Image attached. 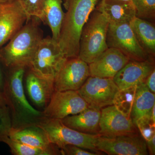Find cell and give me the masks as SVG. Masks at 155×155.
I'll list each match as a JSON object with an SVG mask.
<instances>
[{"label": "cell", "instance_id": "6da1fadb", "mask_svg": "<svg viewBox=\"0 0 155 155\" xmlns=\"http://www.w3.org/2000/svg\"><path fill=\"white\" fill-rule=\"evenodd\" d=\"M9 69L4 78L2 92L10 110L12 128L19 129L36 125L44 116L42 111L34 108L25 97L23 84L25 68Z\"/></svg>", "mask_w": 155, "mask_h": 155}, {"label": "cell", "instance_id": "7a4b0ae2", "mask_svg": "<svg viewBox=\"0 0 155 155\" xmlns=\"http://www.w3.org/2000/svg\"><path fill=\"white\" fill-rule=\"evenodd\" d=\"M99 0H65L58 44L67 58L78 57L81 31Z\"/></svg>", "mask_w": 155, "mask_h": 155}, {"label": "cell", "instance_id": "3957f363", "mask_svg": "<svg viewBox=\"0 0 155 155\" xmlns=\"http://www.w3.org/2000/svg\"><path fill=\"white\" fill-rule=\"evenodd\" d=\"M31 18L0 50V61L9 69L28 68L43 39L38 23Z\"/></svg>", "mask_w": 155, "mask_h": 155}, {"label": "cell", "instance_id": "277c9868", "mask_svg": "<svg viewBox=\"0 0 155 155\" xmlns=\"http://www.w3.org/2000/svg\"><path fill=\"white\" fill-rule=\"evenodd\" d=\"M109 25L107 19L100 11L95 9L92 12L81 31L78 58L90 64L107 49Z\"/></svg>", "mask_w": 155, "mask_h": 155}, {"label": "cell", "instance_id": "5b68a950", "mask_svg": "<svg viewBox=\"0 0 155 155\" xmlns=\"http://www.w3.org/2000/svg\"><path fill=\"white\" fill-rule=\"evenodd\" d=\"M47 134L50 142L61 148L67 145L77 146L84 149L97 151L98 135L82 133L64 125L61 119L43 116L36 125Z\"/></svg>", "mask_w": 155, "mask_h": 155}, {"label": "cell", "instance_id": "8992f818", "mask_svg": "<svg viewBox=\"0 0 155 155\" xmlns=\"http://www.w3.org/2000/svg\"><path fill=\"white\" fill-rule=\"evenodd\" d=\"M67 59L52 38H43L28 68L39 77L54 82Z\"/></svg>", "mask_w": 155, "mask_h": 155}, {"label": "cell", "instance_id": "52a82bcc", "mask_svg": "<svg viewBox=\"0 0 155 155\" xmlns=\"http://www.w3.org/2000/svg\"><path fill=\"white\" fill-rule=\"evenodd\" d=\"M107 43L108 48L119 50L130 61H146L151 60L153 58L140 46L129 23L110 24Z\"/></svg>", "mask_w": 155, "mask_h": 155}, {"label": "cell", "instance_id": "ba28073f", "mask_svg": "<svg viewBox=\"0 0 155 155\" xmlns=\"http://www.w3.org/2000/svg\"><path fill=\"white\" fill-rule=\"evenodd\" d=\"M119 91L113 78L91 76L77 91L88 106L100 110L114 105Z\"/></svg>", "mask_w": 155, "mask_h": 155}, {"label": "cell", "instance_id": "9c48e42d", "mask_svg": "<svg viewBox=\"0 0 155 155\" xmlns=\"http://www.w3.org/2000/svg\"><path fill=\"white\" fill-rule=\"evenodd\" d=\"M88 107L76 91H54L42 114L47 118L62 120L67 116L79 114Z\"/></svg>", "mask_w": 155, "mask_h": 155}, {"label": "cell", "instance_id": "30bf717a", "mask_svg": "<svg viewBox=\"0 0 155 155\" xmlns=\"http://www.w3.org/2000/svg\"><path fill=\"white\" fill-rule=\"evenodd\" d=\"M90 76L88 64L78 57L68 58L55 77L54 91H77Z\"/></svg>", "mask_w": 155, "mask_h": 155}, {"label": "cell", "instance_id": "8fae6325", "mask_svg": "<svg viewBox=\"0 0 155 155\" xmlns=\"http://www.w3.org/2000/svg\"><path fill=\"white\" fill-rule=\"evenodd\" d=\"M96 147L109 155H148L146 142L135 135H122L107 137L98 135Z\"/></svg>", "mask_w": 155, "mask_h": 155}, {"label": "cell", "instance_id": "7c38bea8", "mask_svg": "<svg viewBox=\"0 0 155 155\" xmlns=\"http://www.w3.org/2000/svg\"><path fill=\"white\" fill-rule=\"evenodd\" d=\"M99 134L107 137L135 135V125L130 117L114 105L101 109Z\"/></svg>", "mask_w": 155, "mask_h": 155}, {"label": "cell", "instance_id": "4fadbf2b", "mask_svg": "<svg viewBox=\"0 0 155 155\" xmlns=\"http://www.w3.org/2000/svg\"><path fill=\"white\" fill-rule=\"evenodd\" d=\"M26 14L17 0L0 4V48L27 22Z\"/></svg>", "mask_w": 155, "mask_h": 155}, {"label": "cell", "instance_id": "5bb4252c", "mask_svg": "<svg viewBox=\"0 0 155 155\" xmlns=\"http://www.w3.org/2000/svg\"><path fill=\"white\" fill-rule=\"evenodd\" d=\"M130 61L119 50L108 48L95 61L88 64L90 75L104 78H114Z\"/></svg>", "mask_w": 155, "mask_h": 155}, {"label": "cell", "instance_id": "9a60e30c", "mask_svg": "<svg viewBox=\"0 0 155 155\" xmlns=\"http://www.w3.org/2000/svg\"><path fill=\"white\" fill-rule=\"evenodd\" d=\"M154 69V64L151 60L130 61L116 74L113 79L119 90H123L144 82Z\"/></svg>", "mask_w": 155, "mask_h": 155}, {"label": "cell", "instance_id": "2e32d148", "mask_svg": "<svg viewBox=\"0 0 155 155\" xmlns=\"http://www.w3.org/2000/svg\"><path fill=\"white\" fill-rule=\"evenodd\" d=\"M8 137L19 143L51 151L55 155H61V149L52 143L43 129L36 125L19 129L12 128Z\"/></svg>", "mask_w": 155, "mask_h": 155}, {"label": "cell", "instance_id": "e0dca14e", "mask_svg": "<svg viewBox=\"0 0 155 155\" xmlns=\"http://www.w3.org/2000/svg\"><path fill=\"white\" fill-rule=\"evenodd\" d=\"M144 82L139 84L137 87L130 115L134 124L137 127L150 124L152 110L155 105V94L150 91Z\"/></svg>", "mask_w": 155, "mask_h": 155}, {"label": "cell", "instance_id": "ac0fdd59", "mask_svg": "<svg viewBox=\"0 0 155 155\" xmlns=\"http://www.w3.org/2000/svg\"><path fill=\"white\" fill-rule=\"evenodd\" d=\"M107 18L110 24L129 23L136 17L132 2L118 0H102L97 8Z\"/></svg>", "mask_w": 155, "mask_h": 155}, {"label": "cell", "instance_id": "d6986e66", "mask_svg": "<svg viewBox=\"0 0 155 155\" xmlns=\"http://www.w3.org/2000/svg\"><path fill=\"white\" fill-rule=\"evenodd\" d=\"M25 87L31 101L43 110L54 91V82L39 77L30 70L26 74Z\"/></svg>", "mask_w": 155, "mask_h": 155}, {"label": "cell", "instance_id": "ffe728a7", "mask_svg": "<svg viewBox=\"0 0 155 155\" xmlns=\"http://www.w3.org/2000/svg\"><path fill=\"white\" fill-rule=\"evenodd\" d=\"M101 110L88 106L79 114L70 115L62 119L64 125L82 133L99 134Z\"/></svg>", "mask_w": 155, "mask_h": 155}, {"label": "cell", "instance_id": "44dd1931", "mask_svg": "<svg viewBox=\"0 0 155 155\" xmlns=\"http://www.w3.org/2000/svg\"><path fill=\"white\" fill-rule=\"evenodd\" d=\"M129 24L140 46L150 56L154 57V24L150 21L135 17Z\"/></svg>", "mask_w": 155, "mask_h": 155}, {"label": "cell", "instance_id": "7402d4cb", "mask_svg": "<svg viewBox=\"0 0 155 155\" xmlns=\"http://www.w3.org/2000/svg\"><path fill=\"white\" fill-rule=\"evenodd\" d=\"M45 22L51 31L52 38L58 43L64 14L62 0H45L44 6Z\"/></svg>", "mask_w": 155, "mask_h": 155}, {"label": "cell", "instance_id": "603a6c76", "mask_svg": "<svg viewBox=\"0 0 155 155\" xmlns=\"http://www.w3.org/2000/svg\"><path fill=\"white\" fill-rule=\"evenodd\" d=\"M2 142L8 146L11 154L14 155H55L51 151L19 143L11 139L8 136L3 139Z\"/></svg>", "mask_w": 155, "mask_h": 155}, {"label": "cell", "instance_id": "cb8c5ba5", "mask_svg": "<svg viewBox=\"0 0 155 155\" xmlns=\"http://www.w3.org/2000/svg\"><path fill=\"white\" fill-rule=\"evenodd\" d=\"M137 86L123 90H119L114 101V105L119 110L129 117L135 98Z\"/></svg>", "mask_w": 155, "mask_h": 155}, {"label": "cell", "instance_id": "d4e9b609", "mask_svg": "<svg viewBox=\"0 0 155 155\" xmlns=\"http://www.w3.org/2000/svg\"><path fill=\"white\" fill-rule=\"evenodd\" d=\"M27 16V21L36 17L45 22L44 6L45 0H17Z\"/></svg>", "mask_w": 155, "mask_h": 155}, {"label": "cell", "instance_id": "484cf974", "mask_svg": "<svg viewBox=\"0 0 155 155\" xmlns=\"http://www.w3.org/2000/svg\"><path fill=\"white\" fill-rule=\"evenodd\" d=\"M136 11V17L147 21L155 18V0H132Z\"/></svg>", "mask_w": 155, "mask_h": 155}, {"label": "cell", "instance_id": "4316f807", "mask_svg": "<svg viewBox=\"0 0 155 155\" xmlns=\"http://www.w3.org/2000/svg\"><path fill=\"white\" fill-rule=\"evenodd\" d=\"M12 128V120L8 107L0 108V142L8 136Z\"/></svg>", "mask_w": 155, "mask_h": 155}, {"label": "cell", "instance_id": "83f0119b", "mask_svg": "<svg viewBox=\"0 0 155 155\" xmlns=\"http://www.w3.org/2000/svg\"><path fill=\"white\" fill-rule=\"evenodd\" d=\"M62 155H97L98 153L91 152L73 145H67L61 148Z\"/></svg>", "mask_w": 155, "mask_h": 155}, {"label": "cell", "instance_id": "f1b7e54d", "mask_svg": "<svg viewBox=\"0 0 155 155\" xmlns=\"http://www.w3.org/2000/svg\"><path fill=\"white\" fill-rule=\"evenodd\" d=\"M153 125L150 124H146L140 125L138 127L140 130V132L146 140H148L151 138L155 134V130Z\"/></svg>", "mask_w": 155, "mask_h": 155}, {"label": "cell", "instance_id": "f546056e", "mask_svg": "<svg viewBox=\"0 0 155 155\" xmlns=\"http://www.w3.org/2000/svg\"><path fill=\"white\" fill-rule=\"evenodd\" d=\"M148 88L153 93H155V69L147 77L144 82Z\"/></svg>", "mask_w": 155, "mask_h": 155}, {"label": "cell", "instance_id": "4dcf8cb0", "mask_svg": "<svg viewBox=\"0 0 155 155\" xmlns=\"http://www.w3.org/2000/svg\"><path fill=\"white\" fill-rule=\"evenodd\" d=\"M146 143L147 149L151 155L155 154V134L148 140H147Z\"/></svg>", "mask_w": 155, "mask_h": 155}, {"label": "cell", "instance_id": "1f68e13d", "mask_svg": "<svg viewBox=\"0 0 155 155\" xmlns=\"http://www.w3.org/2000/svg\"><path fill=\"white\" fill-rule=\"evenodd\" d=\"M6 106H7V104H6L5 97L3 94L2 91H0V108L5 107Z\"/></svg>", "mask_w": 155, "mask_h": 155}, {"label": "cell", "instance_id": "d6a6232c", "mask_svg": "<svg viewBox=\"0 0 155 155\" xmlns=\"http://www.w3.org/2000/svg\"><path fill=\"white\" fill-rule=\"evenodd\" d=\"M4 78L0 68V91H2L3 85H4Z\"/></svg>", "mask_w": 155, "mask_h": 155}, {"label": "cell", "instance_id": "836d02e7", "mask_svg": "<svg viewBox=\"0 0 155 155\" xmlns=\"http://www.w3.org/2000/svg\"><path fill=\"white\" fill-rule=\"evenodd\" d=\"M152 123L153 125H155V105L153 107L152 110L151 116Z\"/></svg>", "mask_w": 155, "mask_h": 155}, {"label": "cell", "instance_id": "e575fe53", "mask_svg": "<svg viewBox=\"0 0 155 155\" xmlns=\"http://www.w3.org/2000/svg\"><path fill=\"white\" fill-rule=\"evenodd\" d=\"M15 1H16V0H0V4L11 2H14Z\"/></svg>", "mask_w": 155, "mask_h": 155}, {"label": "cell", "instance_id": "d590c367", "mask_svg": "<svg viewBox=\"0 0 155 155\" xmlns=\"http://www.w3.org/2000/svg\"><path fill=\"white\" fill-rule=\"evenodd\" d=\"M118 1H122L125 2H132V0H118Z\"/></svg>", "mask_w": 155, "mask_h": 155}]
</instances>
